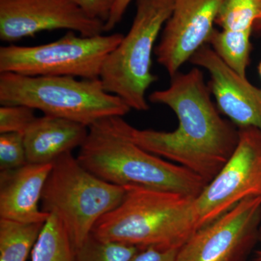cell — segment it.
I'll return each mask as SVG.
<instances>
[{
	"instance_id": "obj_6",
	"label": "cell",
	"mask_w": 261,
	"mask_h": 261,
	"mask_svg": "<svg viewBox=\"0 0 261 261\" xmlns=\"http://www.w3.org/2000/svg\"><path fill=\"white\" fill-rule=\"evenodd\" d=\"M174 0H136L132 27L105 60L99 80L130 109H149L146 92L157 81L151 71L154 43L172 13Z\"/></svg>"
},
{
	"instance_id": "obj_26",
	"label": "cell",
	"mask_w": 261,
	"mask_h": 261,
	"mask_svg": "<svg viewBox=\"0 0 261 261\" xmlns=\"http://www.w3.org/2000/svg\"><path fill=\"white\" fill-rule=\"evenodd\" d=\"M258 73L259 75H260V76L261 77V61L260 62V63H259L258 65Z\"/></svg>"
},
{
	"instance_id": "obj_19",
	"label": "cell",
	"mask_w": 261,
	"mask_h": 261,
	"mask_svg": "<svg viewBox=\"0 0 261 261\" xmlns=\"http://www.w3.org/2000/svg\"><path fill=\"white\" fill-rule=\"evenodd\" d=\"M141 248L117 242L106 241L91 233L75 250V261H132Z\"/></svg>"
},
{
	"instance_id": "obj_21",
	"label": "cell",
	"mask_w": 261,
	"mask_h": 261,
	"mask_svg": "<svg viewBox=\"0 0 261 261\" xmlns=\"http://www.w3.org/2000/svg\"><path fill=\"white\" fill-rule=\"evenodd\" d=\"M35 110L24 106H1L0 134H23L36 118Z\"/></svg>"
},
{
	"instance_id": "obj_27",
	"label": "cell",
	"mask_w": 261,
	"mask_h": 261,
	"mask_svg": "<svg viewBox=\"0 0 261 261\" xmlns=\"http://www.w3.org/2000/svg\"><path fill=\"white\" fill-rule=\"evenodd\" d=\"M259 241L261 242V225L260 230H259Z\"/></svg>"
},
{
	"instance_id": "obj_12",
	"label": "cell",
	"mask_w": 261,
	"mask_h": 261,
	"mask_svg": "<svg viewBox=\"0 0 261 261\" xmlns=\"http://www.w3.org/2000/svg\"><path fill=\"white\" fill-rule=\"evenodd\" d=\"M190 61L208 71L209 88L221 113L240 128L255 127L261 132V89L231 70L206 44Z\"/></svg>"
},
{
	"instance_id": "obj_3",
	"label": "cell",
	"mask_w": 261,
	"mask_h": 261,
	"mask_svg": "<svg viewBox=\"0 0 261 261\" xmlns=\"http://www.w3.org/2000/svg\"><path fill=\"white\" fill-rule=\"evenodd\" d=\"M119 205L104 215L92 234L141 249H180L198 229L195 197L143 187H126Z\"/></svg>"
},
{
	"instance_id": "obj_18",
	"label": "cell",
	"mask_w": 261,
	"mask_h": 261,
	"mask_svg": "<svg viewBox=\"0 0 261 261\" xmlns=\"http://www.w3.org/2000/svg\"><path fill=\"white\" fill-rule=\"evenodd\" d=\"M261 17V0H224L216 23L225 30L252 31Z\"/></svg>"
},
{
	"instance_id": "obj_1",
	"label": "cell",
	"mask_w": 261,
	"mask_h": 261,
	"mask_svg": "<svg viewBox=\"0 0 261 261\" xmlns=\"http://www.w3.org/2000/svg\"><path fill=\"white\" fill-rule=\"evenodd\" d=\"M211 92L199 68L178 72L168 88L149 96L151 102L167 106L175 113L176 129H138L121 116H112L111 120L135 145L187 168L208 183L231 157L239 140V130L220 116Z\"/></svg>"
},
{
	"instance_id": "obj_11",
	"label": "cell",
	"mask_w": 261,
	"mask_h": 261,
	"mask_svg": "<svg viewBox=\"0 0 261 261\" xmlns=\"http://www.w3.org/2000/svg\"><path fill=\"white\" fill-rule=\"evenodd\" d=\"M224 0H174L154 54L171 75L208 42Z\"/></svg>"
},
{
	"instance_id": "obj_9",
	"label": "cell",
	"mask_w": 261,
	"mask_h": 261,
	"mask_svg": "<svg viewBox=\"0 0 261 261\" xmlns=\"http://www.w3.org/2000/svg\"><path fill=\"white\" fill-rule=\"evenodd\" d=\"M261 225V196H252L202 226L178 250L176 261H245Z\"/></svg>"
},
{
	"instance_id": "obj_28",
	"label": "cell",
	"mask_w": 261,
	"mask_h": 261,
	"mask_svg": "<svg viewBox=\"0 0 261 261\" xmlns=\"http://www.w3.org/2000/svg\"><path fill=\"white\" fill-rule=\"evenodd\" d=\"M260 260H261V254H260Z\"/></svg>"
},
{
	"instance_id": "obj_14",
	"label": "cell",
	"mask_w": 261,
	"mask_h": 261,
	"mask_svg": "<svg viewBox=\"0 0 261 261\" xmlns=\"http://www.w3.org/2000/svg\"><path fill=\"white\" fill-rule=\"evenodd\" d=\"M89 128L82 123L58 117H36L23 133L27 161L35 164L53 163L87 139Z\"/></svg>"
},
{
	"instance_id": "obj_10",
	"label": "cell",
	"mask_w": 261,
	"mask_h": 261,
	"mask_svg": "<svg viewBox=\"0 0 261 261\" xmlns=\"http://www.w3.org/2000/svg\"><path fill=\"white\" fill-rule=\"evenodd\" d=\"M101 35L105 23L90 18L74 0H0V39L15 42L44 31Z\"/></svg>"
},
{
	"instance_id": "obj_24",
	"label": "cell",
	"mask_w": 261,
	"mask_h": 261,
	"mask_svg": "<svg viewBox=\"0 0 261 261\" xmlns=\"http://www.w3.org/2000/svg\"><path fill=\"white\" fill-rule=\"evenodd\" d=\"M132 1V0H116L115 1L109 18L105 23V32H111L121 21Z\"/></svg>"
},
{
	"instance_id": "obj_13",
	"label": "cell",
	"mask_w": 261,
	"mask_h": 261,
	"mask_svg": "<svg viewBox=\"0 0 261 261\" xmlns=\"http://www.w3.org/2000/svg\"><path fill=\"white\" fill-rule=\"evenodd\" d=\"M53 163H27L0 173V219L44 224L49 214L39 207Z\"/></svg>"
},
{
	"instance_id": "obj_25",
	"label": "cell",
	"mask_w": 261,
	"mask_h": 261,
	"mask_svg": "<svg viewBox=\"0 0 261 261\" xmlns=\"http://www.w3.org/2000/svg\"><path fill=\"white\" fill-rule=\"evenodd\" d=\"M254 28L257 29V30H261V17L255 22V24H254L253 29Z\"/></svg>"
},
{
	"instance_id": "obj_23",
	"label": "cell",
	"mask_w": 261,
	"mask_h": 261,
	"mask_svg": "<svg viewBox=\"0 0 261 261\" xmlns=\"http://www.w3.org/2000/svg\"><path fill=\"white\" fill-rule=\"evenodd\" d=\"M178 250L147 247L141 249L132 261H176Z\"/></svg>"
},
{
	"instance_id": "obj_7",
	"label": "cell",
	"mask_w": 261,
	"mask_h": 261,
	"mask_svg": "<svg viewBox=\"0 0 261 261\" xmlns=\"http://www.w3.org/2000/svg\"><path fill=\"white\" fill-rule=\"evenodd\" d=\"M123 34L86 37L68 31L55 42L36 46H2L0 73L29 76L99 79L103 63Z\"/></svg>"
},
{
	"instance_id": "obj_5",
	"label": "cell",
	"mask_w": 261,
	"mask_h": 261,
	"mask_svg": "<svg viewBox=\"0 0 261 261\" xmlns=\"http://www.w3.org/2000/svg\"><path fill=\"white\" fill-rule=\"evenodd\" d=\"M126 192V187L89 172L72 152H68L53 163L41 207L58 216L75 250L90 236L97 221L119 205Z\"/></svg>"
},
{
	"instance_id": "obj_15",
	"label": "cell",
	"mask_w": 261,
	"mask_h": 261,
	"mask_svg": "<svg viewBox=\"0 0 261 261\" xmlns=\"http://www.w3.org/2000/svg\"><path fill=\"white\" fill-rule=\"evenodd\" d=\"M44 224L0 219V261H27Z\"/></svg>"
},
{
	"instance_id": "obj_8",
	"label": "cell",
	"mask_w": 261,
	"mask_h": 261,
	"mask_svg": "<svg viewBox=\"0 0 261 261\" xmlns=\"http://www.w3.org/2000/svg\"><path fill=\"white\" fill-rule=\"evenodd\" d=\"M252 196H261V132L245 127L240 128L238 145L224 167L195 197L197 228Z\"/></svg>"
},
{
	"instance_id": "obj_20",
	"label": "cell",
	"mask_w": 261,
	"mask_h": 261,
	"mask_svg": "<svg viewBox=\"0 0 261 261\" xmlns=\"http://www.w3.org/2000/svg\"><path fill=\"white\" fill-rule=\"evenodd\" d=\"M27 163L23 134H0V171L15 169Z\"/></svg>"
},
{
	"instance_id": "obj_2",
	"label": "cell",
	"mask_w": 261,
	"mask_h": 261,
	"mask_svg": "<svg viewBox=\"0 0 261 261\" xmlns=\"http://www.w3.org/2000/svg\"><path fill=\"white\" fill-rule=\"evenodd\" d=\"M77 159L89 172L113 185L176 192L197 197L207 182L187 168L168 162L122 135L111 117L89 127Z\"/></svg>"
},
{
	"instance_id": "obj_4",
	"label": "cell",
	"mask_w": 261,
	"mask_h": 261,
	"mask_svg": "<svg viewBox=\"0 0 261 261\" xmlns=\"http://www.w3.org/2000/svg\"><path fill=\"white\" fill-rule=\"evenodd\" d=\"M0 104L27 106L88 128L108 117H123L132 110L121 98L108 92L99 79L13 73H0Z\"/></svg>"
},
{
	"instance_id": "obj_22",
	"label": "cell",
	"mask_w": 261,
	"mask_h": 261,
	"mask_svg": "<svg viewBox=\"0 0 261 261\" xmlns=\"http://www.w3.org/2000/svg\"><path fill=\"white\" fill-rule=\"evenodd\" d=\"M74 1L90 18L97 19L106 23L109 18L116 0H74Z\"/></svg>"
},
{
	"instance_id": "obj_17",
	"label": "cell",
	"mask_w": 261,
	"mask_h": 261,
	"mask_svg": "<svg viewBox=\"0 0 261 261\" xmlns=\"http://www.w3.org/2000/svg\"><path fill=\"white\" fill-rule=\"evenodd\" d=\"M251 32L215 29L207 42L225 64L243 77H246L250 59Z\"/></svg>"
},
{
	"instance_id": "obj_16",
	"label": "cell",
	"mask_w": 261,
	"mask_h": 261,
	"mask_svg": "<svg viewBox=\"0 0 261 261\" xmlns=\"http://www.w3.org/2000/svg\"><path fill=\"white\" fill-rule=\"evenodd\" d=\"M32 261H75V248L58 216L49 214L32 252Z\"/></svg>"
}]
</instances>
